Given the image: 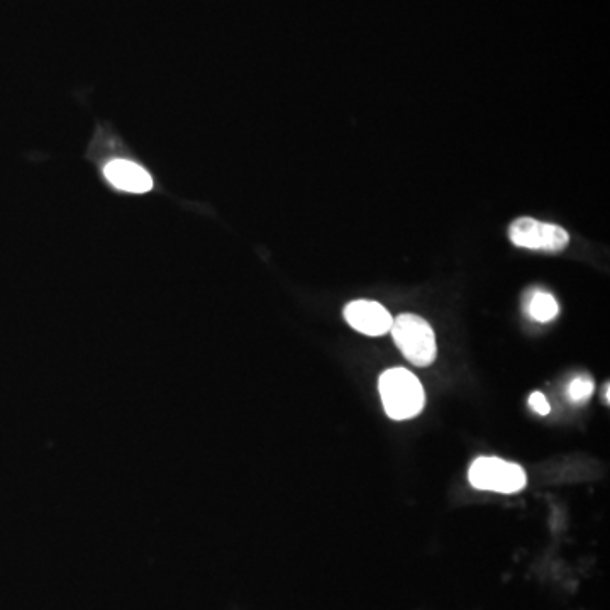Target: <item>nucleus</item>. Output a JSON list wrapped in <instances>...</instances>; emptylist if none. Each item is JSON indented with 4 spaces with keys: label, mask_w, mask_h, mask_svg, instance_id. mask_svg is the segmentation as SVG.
I'll return each mask as SVG.
<instances>
[{
    "label": "nucleus",
    "mask_w": 610,
    "mask_h": 610,
    "mask_svg": "<svg viewBox=\"0 0 610 610\" xmlns=\"http://www.w3.org/2000/svg\"><path fill=\"white\" fill-rule=\"evenodd\" d=\"M378 390L383 409L394 421H407L419 416L426 404V394L419 378L400 366L382 373L378 380Z\"/></svg>",
    "instance_id": "f257e3e1"
},
{
    "label": "nucleus",
    "mask_w": 610,
    "mask_h": 610,
    "mask_svg": "<svg viewBox=\"0 0 610 610\" xmlns=\"http://www.w3.org/2000/svg\"><path fill=\"white\" fill-rule=\"evenodd\" d=\"M400 353L411 361L412 365L429 366L436 360L438 346L436 336L429 322L416 314H400L390 328Z\"/></svg>",
    "instance_id": "f03ea898"
},
{
    "label": "nucleus",
    "mask_w": 610,
    "mask_h": 610,
    "mask_svg": "<svg viewBox=\"0 0 610 610\" xmlns=\"http://www.w3.org/2000/svg\"><path fill=\"white\" fill-rule=\"evenodd\" d=\"M468 480L477 490H487L497 494H517L526 487L527 477L524 468L517 463L495 456H482L470 466Z\"/></svg>",
    "instance_id": "7ed1b4c3"
},
{
    "label": "nucleus",
    "mask_w": 610,
    "mask_h": 610,
    "mask_svg": "<svg viewBox=\"0 0 610 610\" xmlns=\"http://www.w3.org/2000/svg\"><path fill=\"white\" fill-rule=\"evenodd\" d=\"M509 236L517 248L526 250L561 251L570 243V234L566 233V229L526 216L512 222Z\"/></svg>",
    "instance_id": "20e7f679"
},
{
    "label": "nucleus",
    "mask_w": 610,
    "mask_h": 610,
    "mask_svg": "<svg viewBox=\"0 0 610 610\" xmlns=\"http://www.w3.org/2000/svg\"><path fill=\"white\" fill-rule=\"evenodd\" d=\"M344 319L355 331L372 338L389 333L394 322V317L382 304L363 299L353 300L344 307Z\"/></svg>",
    "instance_id": "39448f33"
},
{
    "label": "nucleus",
    "mask_w": 610,
    "mask_h": 610,
    "mask_svg": "<svg viewBox=\"0 0 610 610\" xmlns=\"http://www.w3.org/2000/svg\"><path fill=\"white\" fill-rule=\"evenodd\" d=\"M107 182L122 192L143 194L153 187V178L145 168L129 160H114L104 168Z\"/></svg>",
    "instance_id": "423d86ee"
},
{
    "label": "nucleus",
    "mask_w": 610,
    "mask_h": 610,
    "mask_svg": "<svg viewBox=\"0 0 610 610\" xmlns=\"http://www.w3.org/2000/svg\"><path fill=\"white\" fill-rule=\"evenodd\" d=\"M560 312V305L553 295L536 290L527 300V314L536 322L553 321Z\"/></svg>",
    "instance_id": "0eeeda50"
},
{
    "label": "nucleus",
    "mask_w": 610,
    "mask_h": 610,
    "mask_svg": "<svg viewBox=\"0 0 610 610\" xmlns=\"http://www.w3.org/2000/svg\"><path fill=\"white\" fill-rule=\"evenodd\" d=\"M594 380L588 377H577L568 385V399L573 404H582L594 394Z\"/></svg>",
    "instance_id": "6e6552de"
},
{
    "label": "nucleus",
    "mask_w": 610,
    "mask_h": 610,
    "mask_svg": "<svg viewBox=\"0 0 610 610\" xmlns=\"http://www.w3.org/2000/svg\"><path fill=\"white\" fill-rule=\"evenodd\" d=\"M529 405L533 407L534 412H538L539 416H548L549 412H551L549 402L541 392H533V394H531V397H529Z\"/></svg>",
    "instance_id": "1a4fd4ad"
},
{
    "label": "nucleus",
    "mask_w": 610,
    "mask_h": 610,
    "mask_svg": "<svg viewBox=\"0 0 610 610\" xmlns=\"http://www.w3.org/2000/svg\"><path fill=\"white\" fill-rule=\"evenodd\" d=\"M609 402H610L609 383H607V385H605V404H609Z\"/></svg>",
    "instance_id": "9d476101"
}]
</instances>
